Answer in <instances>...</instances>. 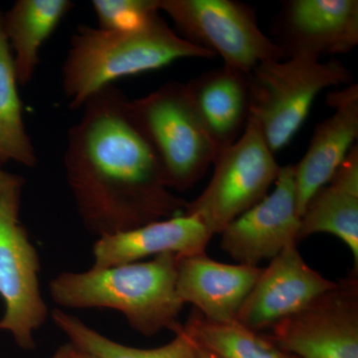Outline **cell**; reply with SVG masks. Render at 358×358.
Here are the masks:
<instances>
[{
  "label": "cell",
  "mask_w": 358,
  "mask_h": 358,
  "mask_svg": "<svg viewBox=\"0 0 358 358\" xmlns=\"http://www.w3.org/2000/svg\"><path fill=\"white\" fill-rule=\"evenodd\" d=\"M129 103L109 85L90 96L68 131L66 180L84 227L98 238L173 217L188 202L167 187Z\"/></svg>",
  "instance_id": "6da1fadb"
},
{
  "label": "cell",
  "mask_w": 358,
  "mask_h": 358,
  "mask_svg": "<svg viewBox=\"0 0 358 358\" xmlns=\"http://www.w3.org/2000/svg\"><path fill=\"white\" fill-rule=\"evenodd\" d=\"M213 57L179 36L159 13L129 29L79 25L63 64V89L70 109L79 110L90 96L122 78L162 69L180 59Z\"/></svg>",
  "instance_id": "7a4b0ae2"
},
{
  "label": "cell",
  "mask_w": 358,
  "mask_h": 358,
  "mask_svg": "<svg viewBox=\"0 0 358 358\" xmlns=\"http://www.w3.org/2000/svg\"><path fill=\"white\" fill-rule=\"evenodd\" d=\"M176 281L178 256L166 253L147 262L60 273L49 282V294L62 308L117 310L134 331L152 336L183 329L178 317L185 303Z\"/></svg>",
  "instance_id": "3957f363"
},
{
  "label": "cell",
  "mask_w": 358,
  "mask_h": 358,
  "mask_svg": "<svg viewBox=\"0 0 358 358\" xmlns=\"http://www.w3.org/2000/svg\"><path fill=\"white\" fill-rule=\"evenodd\" d=\"M250 121L274 154L293 140L324 89L353 83L352 71L336 59L296 56L261 63L249 75Z\"/></svg>",
  "instance_id": "277c9868"
},
{
  "label": "cell",
  "mask_w": 358,
  "mask_h": 358,
  "mask_svg": "<svg viewBox=\"0 0 358 358\" xmlns=\"http://www.w3.org/2000/svg\"><path fill=\"white\" fill-rule=\"evenodd\" d=\"M129 109L154 150L169 189L185 192L203 178L218 150L185 84L169 82L143 98L129 100Z\"/></svg>",
  "instance_id": "5b68a950"
},
{
  "label": "cell",
  "mask_w": 358,
  "mask_h": 358,
  "mask_svg": "<svg viewBox=\"0 0 358 358\" xmlns=\"http://www.w3.org/2000/svg\"><path fill=\"white\" fill-rule=\"evenodd\" d=\"M186 41L220 56L224 65L250 74L281 49L261 30L251 6L236 0H159Z\"/></svg>",
  "instance_id": "8992f818"
},
{
  "label": "cell",
  "mask_w": 358,
  "mask_h": 358,
  "mask_svg": "<svg viewBox=\"0 0 358 358\" xmlns=\"http://www.w3.org/2000/svg\"><path fill=\"white\" fill-rule=\"evenodd\" d=\"M213 166L208 185L187 202L185 213L196 215L215 235L267 196L282 166L250 120L241 136L217 155Z\"/></svg>",
  "instance_id": "52a82bcc"
},
{
  "label": "cell",
  "mask_w": 358,
  "mask_h": 358,
  "mask_svg": "<svg viewBox=\"0 0 358 358\" xmlns=\"http://www.w3.org/2000/svg\"><path fill=\"white\" fill-rule=\"evenodd\" d=\"M21 190L0 196V298L6 313L0 331H8L16 345L35 350L34 331L49 310L39 288L40 260L27 231L20 222Z\"/></svg>",
  "instance_id": "ba28073f"
},
{
  "label": "cell",
  "mask_w": 358,
  "mask_h": 358,
  "mask_svg": "<svg viewBox=\"0 0 358 358\" xmlns=\"http://www.w3.org/2000/svg\"><path fill=\"white\" fill-rule=\"evenodd\" d=\"M264 336L296 358H358L357 274L341 280Z\"/></svg>",
  "instance_id": "9c48e42d"
},
{
  "label": "cell",
  "mask_w": 358,
  "mask_h": 358,
  "mask_svg": "<svg viewBox=\"0 0 358 358\" xmlns=\"http://www.w3.org/2000/svg\"><path fill=\"white\" fill-rule=\"evenodd\" d=\"M284 59L346 54L358 44L357 0H288L273 26Z\"/></svg>",
  "instance_id": "30bf717a"
},
{
  "label": "cell",
  "mask_w": 358,
  "mask_h": 358,
  "mask_svg": "<svg viewBox=\"0 0 358 358\" xmlns=\"http://www.w3.org/2000/svg\"><path fill=\"white\" fill-rule=\"evenodd\" d=\"M300 224L294 166L289 164L282 166L270 194L224 228L221 248L238 264L258 266L298 244Z\"/></svg>",
  "instance_id": "8fae6325"
},
{
  "label": "cell",
  "mask_w": 358,
  "mask_h": 358,
  "mask_svg": "<svg viewBox=\"0 0 358 358\" xmlns=\"http://www.w3.org/2000/svg\"><path fill=\"white\" fill-rule=\"evenodd\" d=\"M296 245L287 246L263 268L238 313L240 324L256 333L271 329L336 288L338 282L329 281L310 268Z\"/></svg>",
  "instance_id": "7c38bea8"
},
{
  "label": "cell",
  "mask_w": 358,
  "mask_h": 358,
  "mask_svg": "<svg viewBox=\"0 0 358 358\" xmlns=\"http://www.w3.org/2000/svg\"><path fill=\"white\" fill-rule=\"evenodd\" d=\"M334 114L319 122L303 159L294 166L296 208L301 217L313 195L327 185L357 143L358 85L327 94Z\"/></svg>",
  "instance_id": "4fadbf2b"
},
{
  "label": "cell",
  "mask_w": 358,
  "mask_h": 358,
  "mask_svg": "<svg viewBox=\"0 0 358 358\" xmlns=\"http://www.w3.org/2000/svg\"><path fill=\"white\" fill-rule=\"evenodd\" d=\"M262 271L258 266L216 262L205 253L178 257L176 288L182 303H192L207 320L235 322Z\"/></svg>",
  "instance_id": "5bb4252c"
},
{
  "label": "cell",
  "mask_w": 358,
  "mask_h": 358,
  "mask_svg": "<svg viewBox=\"0 0 358 358\" xmlns=\"http://www.w3.org/2000/svg\"><path fill=\"white\" fill-rule=\"evenodd\" d=\"M213 236L199 217L183 213L98 238L93 246V267L138 262L166 253L178 257L199 255L205 253Z\"/></svg>",
  "instance_id": "9a60e30c"
},
{
  "label": "cell",
  "mask_w": 358,
  "mask_h": 358,
  "mask_svg": "<svg viewBox=\"0 0 358 358\" xmlns=\"http://www.w3.org/2000/svg\"><path fill=\"white\" fill-rule=\"evenodd\" d=\"M249 75L223 65L185 83L193 108L218 155L241 136L248 124Z\"/></svg>",
  "instance_id": "2e32d148"
},
{
  "label": "cell",
  "mask_w": 358,
  "mask_h": 358,
  "mask_svg": "<svg viewBox=\"0 0 358 358\" xmlns=\"http://www.w3.org/2000/svg\"><path fill=\"white\" fill-rule=\"evenodd\" d=\"M315 233H331L348 245L358 270V145L331 180L315 192L301 217L298 243Z\"/></svg>",
  "instance_id": "e0dca14e"
},
{
  "label": "cell",
  "mask_w": 358,
  "mask_h": 358,
  "mask_svg": "<svg viewBox=\"0 0 358 358\" xmlns=\"http://www.w3.org/2000/svg\"><path fill=\"white\" fill-rule=\"evenodd\" d=\"M74 7L69 0H18L2 15V26L13 51L17 83L27 85L39 62V49Z\"/></svg>",
  "instance_id": "ac0fdd59"
},
{
  "label": "cell",
  "mask_w": 358,
  "mask_h": 358,
  "mask_svg": "<svg viewBox=\"0 0 358 358\" xmlns=\"http://www.w3.org/2000/svg\"><path fill=\"white\" fill-rule=\"evenodd\" d=\"M17 85L13 54L4 34L0 13V164L13 160L34 167L37 155L26 133Z\"/></svg>",
  "instance_id": "d6986e66"
},
{
  "label": "cell",
  "mask_w": 358,
  "mask_h": 358,
  "mask_svg": "<svg viewBox=\"0 0 358 358\" xmlns=\"http://www.w3.org/2000/svg\"><path fill=\"white\" fill-rule=\"evenodd\" d=\"M50 315L54 324L69 338V343L99 358H197L194 341L185 327L171 343L147 350L112 341L61 308L52 310Z\"/></svg>",
  "instance_id": "ffe728a7"
},
{
  "label": "cell",
  "mask_w": 358,
  "mask_h": 358,
  "mask_svg": "<svg viewBox=\"0 0 358 358\" xmlns=\"http://www.w3.org/2000/svg\"><path fill=\"white\" fill-rule=\"evenodd\" d=\"M183 327L193 341L220 358H296L236 320L213 322L194 310Z\"/></svg>",
  "instance_id": "44dd1931"
},
{
  "label": "cell",
  "mask_w": 358,
  "mask_h": 358,
  "mask_svg": "<svg viewBox=\"0 0 358 358\" xmlns=\"http://www.w3.org/2000/svg\"><path fill=\"white\" fill-rule=\"evenodd\" d=\"M98 27L124 30L136 27L159 13V0H94Z\"/></svg>",
  "instance_id": "7402d4cb"
},
{
  "label": "cell",
  "mask_w": 358,
  "mask_h": 358,
  "mask_svg": "<svg viewBox=\"0 0 358 358\" xmlns=\"http://www.w3.org/2000/svg\"><path fill=\"white\" fill-rule=\"evenodd\" d=\"M24 183L25 179L21 176L0 169V196L6 193L22 190Z\"/></svg>",
  "instance_id": "603a6c76"
},
{
  "label": "cell",
  "mask_w": 358,
  "mask_h": 358,
  "mask_svg": "<svg viewBox=\"0 0 358 358\" xmlns=\"http://www.w3.org/2000/svg\"><path fill=\"white\" fill-rule=\"evenodd\" d=\"M52 358H99L95 355H92L82 348L73 345V343H67L65 345H61L58 348L54 353Z\"/></svg>",
  "instance_id": "cb8c5ba5"
},
{
  "label": "cell",
  "mask_w": 358,
  "mask_h": 358,
  "mask_svg": "<svg viewBox=\"0 0 358 358\" xmlns=\"http://www.w3.org/2000/svg\"><path fill=\"white\" fill-rule=\"evenodd\" d=\"M194 343L195 350H196L197 358H220L217 357L215 353H213L210 352V350H207V348H205L204 346L200 345L199 343H196V341H194Z\"/></svg>",
  "instance_id": "d4e9b609"
}]
</instances>
